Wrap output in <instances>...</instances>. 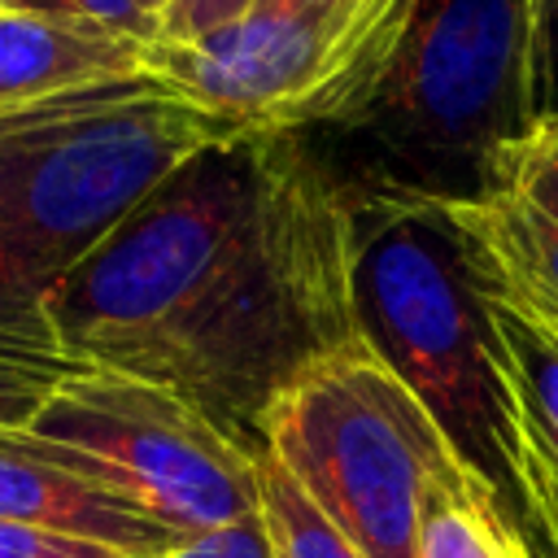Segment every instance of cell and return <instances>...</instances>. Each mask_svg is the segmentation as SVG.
Instances as JSON below:
<instances>
[{"mask_svg": "<svg viewBox=\"0 0 558 558\" xmlns=\"http://www.w3.org/2000/svg\"><path fill=\"white\" fill-rule=\"evenodd\" d=\"M240 135L153 74L96 87L39 131L4 201V244L39 296L105 244L174 170Z\"/></svg>", "mask_w": 558, "mask_h": 558, "instance_id": "obj_5", "label": "cell"}, {"mask_svg": "<svg viewBox=\"0 0 558 558\" xmlns=\"http://www.w3.org/2000/svg\"><path fill=\"white\" fill-rule=\"evenodd\" d=\"M144 39L57 22L39 13H0V113L31 109L52 96L140 78Z\"/></svg>", "mask_w": 558, "mask_h": 558, "instance_id": "obj_10", "label": "cell"}, {"mask_svg": "<svg viewBox=\"0 0 558 558\" xmlns=\"http://www.w3.org/2000/svg\"><path fill=\"white\" fill-rule=\"evenodd\" d=\"M436 205L453 222L480 292L558 340V222L510 187Z\"/></svg>", "mask_w": 558, "mask_h": 558, "instance_id": "obj_8", "label": "cell"}, {"mask_svg": "<svg viewBox=\"0 0 558 558\" xmlns=\"http://www.w3.org/2000/svg\"><path fill=\"white\" fill-rule=\"evenodd\" d=\"M357 323L458 453L514 493V410L493 357L488 301L436 201L357 196Z\"/></svg>", "mask_w": 558, "mask_h": 558, "instance_id": "obj_3", "label": "cell"}, {"mask_svg": "<svg viewBox=\"0 0 558 558\" xmlns=\"http://www.w3.org/2000/svg\"><path fill=\"white\" fill-rule=\"evenodd\" d=\"M118 83H122V78H118ZM100 87H105V83H100ZM92 92H96V87H78V92L52 96V100H44V105L0 113V327L48 331L39 296H35V292L17 279V270H13V257H9V244H4V201H9V187H13V174H17L22 157H26L31 144L39 140V131H44L48 122H57L65 109H74L78 100H87Z\"/></svg>", "mask_w": 558, "mask_h": 558, "instance_id": "obj_13", "label": "cell"}, {"mask_svg": "<svg viewBox=\"0 0 558 558\" xmlns=\"http://www.w3.org/2000/svg\"><path fill=\"white\" fill-rule=\"evenodd\" d=\"M253 0H166L161 9V35L157 39H196L209 35L227 22H235L240 13H248Z\"/></svg>", "mask_w": 558, "mask_h": 558, "instance_id": "obj_20", "label": "cell"}, {"mask_svg": "<svg viewBox=\"0 0 558 558\" xmlns=\"http://www.w3.org/2000/svg\"><path fill=\"white\" fill-rule=\"evenodd\" d=\"M0 13H39V17H57V22L131 35L144 44H153L161 35L157 13L144 0H0Z\"/></svg>", "mask_w": 558, "mask_h": 558, "instance_id": "obj_17", "label": "cell"}, {"mask_svg": "<svg viewBox=\"0 0 558 558\" xmlns=\"http://www.w3.org/2000/svg\"><path fill=\"white\" fill-rule=\"evenodd\" d=\"M0 523L74 532V536L122 545L140 558H157L183 536L148 519L126 497L100 488L96 480L22 445L13 427H0Z\"/></svg>", "mask_w": 558, "mask_h": 558, "instance_id": "obj_9", "label": "cell"}, {"mask_svg": "<svg viewBox=\"0 0 558 558\" xmlns=\"http://www.w3.org/2000/svg\"><path fill=\"white\" fill-rule=\"evenodd\" d=\"M262 519L275 536L279 558H366L292 480V471L262 453Z\"/></svg>", "mask_w": 558, "mask_h": 558, "instance_id": "obj_14", "label": "cell"}, {"mask_svg": "<svg viewBox=\"0 0 558 558\" xmlns=\"http://www.w3.org/2000/svg\"><path fill=\"white\" fill-rule=\"evenodd\" d=\"M423 0H318L244 13L196 39H153L144 70L235 131H323L397 65Z\"/></svg>", "mask_w": 558, "mask_h": 558, "instance_id": "obj_7", "label": "cell"}, {"mask_svg": "<svg viewBox=\"0 0 558 558\" xmlns=\"http://www.w3.org/2000/svg\"><path fill=\"white\" fill-rule=\"evenodd\" d=\"M13 436L170 532H205L262 510V453L183 392L126 371L78 362Z\"/></svg>", "mask_w": 558, "mask_h": 558, "instance_id": "obj_6", "label": "cell"}, {"mask_svg": "<svg viewBox=\"0 0 558 558\" xmlns=\"http://www.w3.org/2000/svg\"><path fill=\"white\" fill-rule=\"evenodd\" d=\"M157 558H279L275 554V536L257 514L222 523V527H205V532H183L166 554Z\"/></svg>", "mask_w": 558, "mask_h": 558, "instance_id": "obj_18", "label": "cell"}, {"mask_svg": "<svg viewBox=\"0 0 558 558\" xmlns=\"http://www.w3.org/2000/svg\"><path fill=\"white\" fill-rule=\"evenodd\" d=\"M536 118H558V0H536Z\"/></svg>", "mask_w": 558, "mask_h": 558, "instance_id": "obj_21", "label": "cell"}, {"mask_svg": "<svg viewBox=\"0 0 558 558\" xmlns=\"http://www.w3.org/2000/svg\"><path fill=\"white\" fill-rule=\"evenodd\" d=\"M0 558H140L122 545L57 532V527H31V523H0Z\"/></svg>", "mask_w": 558, "mask_h": 558, "instance_id": "obj_19", "label": "cell"}, {"mask_svg": "<svg viewBox=\"0 0 558 558\" xmlns=\"http://www.w3.org/2000/svg\"><path fill=\"white\" fill-rule=\"evenodd\" d=\"M523 527H527V523H523ZM527 536H532V549H536V558H558V549H554V545H549V541H545L536 527H527Z\"/></svg>", "mask_w": 558, "mask_h": 558, "instance_id": "obj_22", "label": "cell"}, {"mask_svg": "<svg viewBox=\"0 0 558 558\" xmlns=\"http://www.w3.org/2000/svg\"><path fill=\"white\" fill-rule=\"evenodd\" d=\"M357 192L305 131H240L174 170L44 296L52 340L196 401L266 453L270 405L362 336Z\"/></svg>", "mask_w": 558, "mask_h": 558, "instance_id": "obj_1", "label": "cell"}, {"mask_svg": "<svg viewBox=\"0 0 558 558\" xmlns=\"http://www.w3.org/2000/svg\"><path fill=\"white\" fill-rule=\"evenodd\" d=\"M514 493H519V519L558 549V458L519 410H514Z\"/></svg>", "mask_w": 558, "mask_h": 558, "instance_id": "obj_16", "label": "cell"}, {"mask_svg": "<svg viewBox=\"0 0 558 558\" xmlns=\"http://www.w3.org/2000/svg\"><path fill=\"white\" fill-rule=\"evenodd\" d=\"M262 440L366 558H418L423 501L466 462L366 336L296 375Z\"/></svg>", "mask_w": 558, "mask_h": 558, "instance_id": "obj_4", "label": "cell"}, {"mask_svg": "<svg viewBox=\"0 0 558 558\" xmlns=\"http://www.w3.org/2000/svg\"><path fill=\"white\" fill-rule=\"evenodd\" d=\"M488 318H493V357L510 392V405L536 427V436L558 458V340L497 301H488Z\"/></svg>", "mask_w": 558, "mask_h": 558, "instance_id": "obj_12", "label": "cell"}, {"mask_svg": "<svg viewBox=\"0 0 558 558\" xmlns=\"http://www.w3.org/2000/svg\"><path fill=\"white\" fill-rule=\"evenodd\" d=\"M536 122V0H423L384 83L305 135L357 196L466 201Z\"/></svg>", "mask_w": 558, "mask_h": 558, "instance_id": "obj_2", "label": "cell"}, {"mask_svg": "<svg viewBox=\"0 0 558 558\" xmlns=\"http://www.w3.org/2000/svg\"><path fill=\"white\" fill-rule=\"evenodd\" d=\"M74 366L52 331L0 327V427H22Z\"/></svg>", "mask_w": 558, "mask_h": 558, "instance_id": "obj_15", "label": "cell"}, {"mask_svg": "<svg viewBox=\"0 0 558 558\" xmlns=\"http://www.w3.org/2000/svg\"><path fill=\"white\" fill-rule=\"evenodd\" d=\"M418 558H536V549L523 519L506 510V493L462 462L423 501Z\"/></svg>", "mask_w": 558, "mask_h": 558, "instance_id": "obj_11", "label": "cell"}, {"mask_svg": "<svg viewBox=\"0 0 558 558\" xmlns=\"http://www.w3.org/2000/svg\"><path fill=\"white\" fill-rule=\"evenodd\" d=\"M144 4H148V9L157 13V17H161V9H166V0H144ZM157 26H161V22H157Z\"/></svg>", "mask_w": 558, "mask_h": 558, "instance_id": "obj_23", "label": "cell"}]
</instances>
